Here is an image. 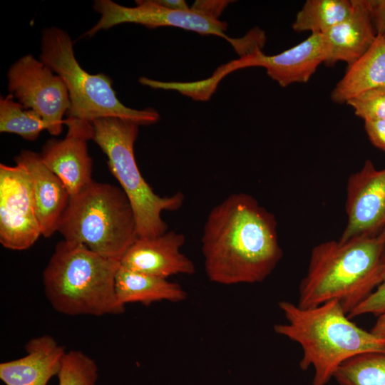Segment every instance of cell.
I'll use <instances>...</instances> for the list:
<instances>
[{
  "label": "cell",
  "mask_w": 385,
  "mask_h": 385,
  "mask_svg": "<svg viewBox=\"0 0 385 385\" xmlns=\"http://www.w3.org/2000/svg\"><path fill=\"white\" fill-rule=\"evenodd\" d=\"M201 251L208 279L222 285L261 282L283 255L275 216L245 192L232 193L211 209Z\"/></svg>",
  "instance_id": "obj_1"
},
{
  "label": "cell",
  "mask_w": 385,
  "mask_h": 385,
  "mask_svg": "<svg viewBox=\"0 0 385 385\" xmlns=\"http://www.w3.org/2000/svg\"><path fill=\"white\" fill-rule=\"evenodd\" d=\"M384 256L385 231L315 245L299 284L297 305L309 308L336 300L348 315L381 283Z\"/></svg>",
  "instance_id": "obj_2"
},
{
  "label": "cell",
  "mask_w": 385,
  "mask_h": 385,
  "mask_svg": "<svg viewBox=\"0 0 385 385\" xmlns=\"http://www.w3.org/2000/svg\"><path fill=\"white\" fill-rule=\"evenodd\" d=\"M278 305L287 322L275 324L274 331L300 345L299 366L314 369L312 385H327L339 366L351 357L385 353V339L357 326L336 300L309 308L288 301Z\"/></svg>",
  "instance_id": "obj_3"
},
{
  "label": "cell",
  "mask_w": 385,
  "mask_h": 385,
  "mask_svg": "<svg viewBox=\"0 0 385 385\" xmlns=\"http://www.w3.org/2000/svg\"><path fill=\"white\" fill-rule=\"evenodd\" d=\"M118 261L82 244L62 240L43 272L44 292L59 313L102 316L124 312L115 293Z\"/></svg>",
  "instance_id": "obj_4"
},
{
  "label": "cell",
  "mask_w": 385,
  "mask_h": 385,
  "mask_svg": "<svg viewBox=\"0 0 385 385\" xmlns=\"http://www.w3.org/2000/svg\"><path fill=\"white\" fill-rule=\"evenodd\" d=\"M58 232L64 240L118 262L138 237L135 215L121 188L94 180L71 196Z\"/></svg>",
  "instance_id": "obj_5"
},
{
  "label": "cell",
  "mask_w": 385,
  "mask_h": 385,
  "mask_svg": "<svg viewBox=\"0 0 385 385\" xmlns=\"http://www.w3.org/2000/svg\"><path fill=\"white\" fill-rule=\"evenodd\" d=\"M40 60L64 81L70 98L68 117L92 122L115 117L147 125L159 120L153 108L136 110L123 105L104 73L91 74L76 60L73 42L64 30L51 26L42 31Z\"/></svg>",
  "instance_id": "obj_6"
},
{
  "label": "cell",
  "mask_w": 385,
  "mask_h": 385,
  "mask_svg": "<svg viewBox=\"0 0 385 385\" xmlns=\"http://www.w3.org/2000/svg\"><path fill=\"white\" fill-rule=\"evenodd\" d=\"M91 123L92 140L107 156L110 171L130 202L138 237H152L167 232L168 226L161 217L162 212L180 209L185 197L180 192L159 196L142 176L134 155L139 125L115 117L98 118Z\"/></svg>",
  "instance_id": "obj_7"
},
{
  "label": "cell",
  "mask_w": 385,
  "mask_h": 385,
  "mask_svg": "<svg viewBox=\"0 0 385 385\" xmlns=\"http://www.w3.org/2000/svg\"><path fill=\"white\" fill-rule=\"evenodd\" d=\"M7 79L9 93L24 108L38 113L48 124L51 135H59L64 125L63 117L71 104L63 80L32 54L13 63Z\"/></svg>",
  "instance_id": "obj_8"
},
{
  "label": "cell",
  "mask_w": 385,
  "mask_h": 385,
  "mask_svg": "<svg viewBox=\"0 0 385 385\" xmlns=\"http://www.w3.org/2000/svg\"><path fill=\"white\" fill-rule=\"evenodd\" d=\"M136 6L128 7L111 0H96L93 9L101 14L98 22L84 34L91 37L103 29L115 26L134 23L150 28L173 26L204 35H215L228 41L237 47L239 38L229 37L225 31L227 24L203 11L190 8L188 10H175L165 7L156 0L135 1Z\"/></svg>",
  "instance_id": "obj_9"
},
{
  "label": "cell",
  "mask_w": 385,
  "mask_h": 385,
  "mask_svg": "<svg viewBox=\"0 0 385 385\" xmlns=\"http://www.w3.org/2000/svg\"><path fill=\"white\" fill-rule=\"evenodd\" d=\"M40 235L29 173L19 164H0L1 244L9 250H24Z\"/></svg>",
  "instance_id": "obj_10"
},
{
  "label": "cell",
  "mask_w": 385,
  "mask_h": 385,
  "mask_svg": "<svg viewBox=\"0 0 385 385\" xmlns=\"http://www.w3.org/2000/svg\"><path fill=\"white\" fill-rule=\"evenodd\" d=\"M323 35L312 34L305 40L279 53L267 56L262 50L240 56L219 67L205 79L206 84L216 89L218 83L229 73L247 67H262L267 74L280 86L309 81L320 64L325 61Z\"/></svg>",
  "instance_id": "obj_11"
},
{
  "label": "cell",
  "mask_w": 385,
  "mask_h": 385,
  "mask_svg": "<svg viewBox=\"0 0 385 385\" xmlns=\"http://www.w3.org/2000/svg\"><path fill=\"white\" fill-rule=\"evenodd\" d=\"M346 223L339 240L371 236L385 231V168L366 160L346 181Z\"/></svg>",
  "instance_id": "obj_12"
},
{
  "label": "cell",
  "mask_w": 385,
  "mask_h": 385,
  "mask_svg": "<svg viewBox=\"0 0 385 385\" xmlns=\"http://www.w3.org/2000/svg\"><path fill=\"white\" fill-rule=\"evenodd\" d=\"M64 125L68 127L65 138L48 140L40 155L72 196L93 180V162L87 147L88 140L93 138V129L91 122L71 117L64 120Z\"/></svg>",
  "instance_id": "obj_13"
},
{
  "label": "cell",
  "mask_w": 385,
  "mask_h": 385,
  "mask_svg": "<svg viewBox=\"0 0 385 385\" xmlns=\"http://www.w3.org/2000/svg\"><path fill=\"white\" fill-rule=\"evenodd\" d=\"M185 242L184 235L173 230L152 237H138L123 256L120 265L165 279L192 274L195 265L180 250Z\"/></svg>",
  "instance_id": "obj_14"
},
{
  "label": "cell",
  "mask_w": 385,
  "mask_h": 385,
  "mask_svg": "<svg viewBox=\"0 0 385 385\" xmlns=\"http://www.w3.org/2000/svg\"><path fill=\"white\" fill-rule=\"evenodd\" d=\"M14 161L29 174L41 235L49 237L58 231L71 195L61 180L45 165L40 153L23 150Z\"/></svg>",
  "instance_id": "obj_15"
},
{
  "label": "cell",
  "mask_w": 385,
  "mask_h": 385,
  "mask_svg": "<svg viewBox=\"0 0 385 385\" xmlns=\"http://www.w3.org/2000/svg\"><path fill=\"white\" fill-rule=\"evenodd\" d=\"M351 14L323 34L326 57L324 64L332 66L339 61L347 67L358 60L371 46L376 34L367 0H351Z\"/></svg>",
  "instance_id": "obj_16"
},
{
  "label": "cell",
  "mask_w": 385,
  "mask_h": 385,
  "mask_svg": "<svg viewBox=\"0 0 385 385\" xmlns=\"http://www.w3.org/2000/svg\"><path fill=\"white\" fill-rule=\"evenodd\" d=\"M26 355L0 364V379L6 385H46L58 375L65 349L49 335L30 340Z\"/></svg>",
  "instance_id": "obj_17"
},
{
  "label": "cell",
  "mask_w": 385,
  "mask_h": 385,
  "mask_svg": "<svg viewBox=\"0 0 385 385\" xmlns=\"http://www.w3.org/2000/svg\"><path fill=\"white\" fill-rule=\"evenodd\" d=\"M115 293L119 303L148 305L157 302H181L188 294L178 283L127 269L121 265L115 277Z\"/></svg>",
  "instance_id": "obj_18"
},
{
  "label": "cell",
  "mask_w": 385,
  "mask_h": 385,
  "mask_svg": "<svg viewBox=\"0 0 385 385\" xmlns=\"http://www.w3.org/2000/svg\"><path fill=\"white\" fill-rule=\"evenodd\" d=\"M385 85V36L376 35L369 49L347 67L331 92V99L346 103L369 89Z\"/></svg>",
  "instance_id": "obj_19"
},
{
  "label": "cell",
  "mask_w": 385,
  "mask_h": 385,
  "mask_svg": "<svg viewBox=\"0 0 385 385\" xmlns=\"http://www.w3.org/2000/svg\"><path fill=\"white\" fill-rule=\"evenodd\" d=\"M352 9L351 0H307L292 26L296 32L323 34L347 18Z\"/></svg>",
  "instance_id": "obj_20"
},
{
  "label": "cell",
  "mask_w": 385,
  "mask_h": 385,
  "mask_svg": "<svg viewBox=\"0 0 385 385\" xmlns=\"http://www.w3.org/2000/svg\"><path fill=\"white\" fill-rule=\"evenodd\" d=\"M333 379L338 385H385V353L351 357L339 366Z\"/></svg>",
  "instance_id": "obj_21"
},
{
  "label": "cell",
  "mask_w": 385,
  "mask_h": 385,
  "mask_svg": "<svg viewBox=\"0 0 385 385\" xmlns=\"http://www.w3.org/2000/svg\"><path fill=\"white\" fill-rule=\"evenodd\" d=\"M48 124L36 112L26 109L14 101L11 94L0 98V132L16 134L24 140L34 141Z\"/></svg>",
  "instance_id": "obj_22"
},
{
  "label": "cell",
  "mask_w": 385,
  "mask_h": 385,
  "mask_svg": "<svg viewBox=\"0 0 385 385\" xmlns=\"http://www.w3.org/2000/svg\"><path fill=\"white\" fill-rule=\"evenodd\" d=\"M57 376L58 385H96L98 368L84 353L70 351L64 355Z\"/></svg>",
  "instance_id": "obj_23"
},
{
  "label": "cell",
  "mask_w": 385,
  "mask_h": 385,
  "mask_svg": "<svg viewBox=\"0 0 385 385\" xmlns=\"http://www.w3.org/2000/svg\"><path fill=\"white\" fill-rule=\"evenodd\" d=\"M346 103L364 121L385 120V85L365 91Z\"/></svg>",
  "instance_id": "obj_24"
},
{
  "label": "cell",
  "mask_w": 385,
  "mask_h": 385,
  "mask_svg": "<svg viewBox=\"0 0 385 385\" xmlns=\"http://www.w3.org/2000/svg\"><path fill=\"white\" fill-rule=\"evenodd\" d=\"M384 313H385V256L381 283L364 302L348 314V317L353 319L367 314L379 317Z\"/></svg>",
  "instance_id": "obj_25"
},
{
  "label": "cell",
  "mask_w": 385,
  "mask_h": 385,
  "mask_svg": "<svg viewBox=\"0 0 385 385\" xmlns=\"http://www.w3.org/2000/svg\"><path fill=\"white\" fill-rule=\"evenodd\" d=\"M364 130L371 143L385 152V120H366Z\"/></svg>",
  "instance_id": "obj_26"
},
{
  "label": "cell",
  "mask_w": 385,
  "mask_h": 385,
  "mask_svg": "<svg viewBox=\"0 0 385 385\" xmlns=\"http://www.w3.org/2000/svg\"><path fill=\"white\" fill-rule=\"evenodd\" d=\"M376 35L385 36V0H367Z\"/></svg>",
  "instance_id": "obj_27"
},
{
  "label": "cell",
  "mask_w": 385,
  "mask_h": 385,
  "mask_svg": "<svg viewBox=\"0 0 385 385\" xmlns=\"http://www.w3.org/2000/svg\"><path fill=\"white\" fill-rule=\"evenodd\" d=\"M231 2V1H196L191 8L218 19L222 11Z\"/></svg>",
  "instance_id": "obj_28"
},
{
  "label": "cell",
  "mask_w": 385,
  "mask_h": 385,
  "mask_svg": "<svg viewBox=\"0 0 385 385\" xmlns=\"http://www.w3.org/2000/svg\"><path fill=\"white\" fill-rule=\"evenodd\" d=\"M158 3L168 9L175 10H188L189 6L183 0H156Z\"/></svg>",
  "instance_id": "obj_29"
},
{
  "label": "cell",
  "mask_w": 385,
  "mask_h": 385,
  "mask_svg": "<svg viewBox=\"0 0 385 385\" xmlns=\"http://www.w3.org/2000/svg\"><path fill=\"white\" fill-rule=\"evenodd\" d=\"M371 332L375 335L385 339V313L378 317Z\"/></svg>",
  "instance_id": "obj_30"
}]
</instances>
